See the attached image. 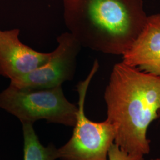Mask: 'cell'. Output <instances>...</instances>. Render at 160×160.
<instances>
[{
	"instance_id": "7",
	"label": "cell",
	"mask_w": 160,
	"mask_h": 160,
	"mask_svg": "<svg viewBox=\"0 0 160 160\" xmlns=\"http://www.w3.org/2000/svg\"><path fill=\"white\" fill-rule=\"evenodd\" d=\"M122 56L127 65L160 76V14L148 16L142 32Z\"/></svg>"
},
{
	"instance_id": "6",
	"label": "cell",
	"mask_w": 160,
	"mask_h": 160,
	"mask_svg": "<svg viewBox=\"0 0 160 160\" xmlns=\"http://www.w3.org/2000/svg\"><path fill=\"white\" fill-rule=\"evenodd\" d=\"M19 34L18 29H0V75L10 82L37 68L50 56V52L37 51L23 43Z\"/></svg>"
},
{
	"instance_id": "2",
	"label": "cell",
	"mask_w": 160,
	"mask_h": 160,
	"mask_svg": "<svg viewBox=\"0 0 160 160\" xmlns=\"http://www.w3.org/2000/svg\"><path fill=\"white\" fill-rule=\"evenodd\" d=\"M67 28L81 47L123 55L143 29V0H63Z\"/></svg>"
},
{
	"instance_id": "4",
	"label": "cell",
	"mask_w": 160,
	"mask_h": 160,
	"mask_svg": "<svg viewBox=\"0 0 160 160\" xmlns=\"http://www.w3.org/2000/svg\"><path fill=\"white\" fill-rule=\"evenodd\" d=\"M99 66L98 60H95L86 79L77 86L79 96L77 122L68 142L58 149L61 160H108L109 149L114 142L116 128L106 120L102 122L90 120L84 111L87 90Z\"/></svg>"
},
{
	"instance_id": "5",
	"label": "cell",
	"mask_w": 160,
	"mask_h": 160,
	"mask_svg": "<svg viewBox=\"0 0 160 160\" xmlns=\"http://www.w3.org/2000/svg\"><path fill=\"white\" fill-rule=\"evenodd\" d=\"M57 41V47L45 63L10 85L23 89H43L62 86L72 80L81 46L68 32L59 35Z\"/></svg>"
},
{
	"instance_id": "1",
	"label": "cell",
	"mask_w": 160,
	"mask_h": 160,
	"mask_svg": "<svg viewBox=\"0 0 160 160\" xmlns=\"http://www.w3.org/2000/svg\"><path fill=\"white\" fill-rule=\"evenodd\" d=\"M104 99L107 107L106 120L116 131L114 143L131 154H149L148 129L159 118L160 76L123 61L116 63Z\"/></svg>"
},
{
	"instance_id": "3",
	"label": "cell",
	"mask_w": 160,
	"mask_h": 160,
	"mask_svg": "<svg viewBox=\"0 0 160 160\" xmlns=\"http://www.w3.org/2000/svg\"><path fill=\"white\" fill-rule=\"evenodd\" d=\"M0 108L17 117L22 124L44 119L74 127L78 113V106L67 99L62 86L23 89L10 85L0 93Z\"/></svg>"
},
{
	"instance_id": "9",
	"label": "cell",
	"mask_w": 160,
	"mask_h": 160,
	"mask_svg": "<svg viewBox=\"0 0 160 160\" xmlns=\"http://www.w3.org/2000/svg\"><path fill=\"white\" fill-rule=\"evenodd\" d=\"M108 160H143V155L128 152L114 142L109 149Z\"/></svg>"
},
{
	"instance_id": "8",
	"label": "cell",
	"mask_w": 160,
	"mask_h": 160,
	"mask_svg": "<svg viewBox=\"0 0 160 160\" xmlns=\"http://www.w3.org/2000/svg\"><path fill=\"white\" fill-rule=\"evenodd\" d=\"M24 160H56L58 149L53 145L44 147L40 143L33 124L23 123Z\"/></svg>"
},
{
	"instance_id": "10",
	"label": "cell",
	"mask_w": 160,
	"mask_h": 160,
	"mask_svg": "<svg viewBox=\"0 0 160 160\" xmlns=\"http://www.w3.org/2000/svg\"><path fill=\"white\" fill-rule=\"evenodd\" d=\"M159 118H160V112H159Z\"/></svg>"
}]
</instances>
